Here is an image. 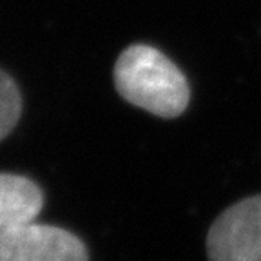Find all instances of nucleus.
<instances>
[{
    "label": "nucleus",
    "mask_w": 261,
    "mask_h": 261,
    "mask_svg": "<svg viewBox=\"0 0 261 261\" xmlns=\"http://www.w3.org/2000/svg\"><path fill=\"white\" fill-rule=\"evenodd\" d=\"M114 84L127 102L160 118L179 116L191 98L184 73L162 51L145 44L130 45L120 55Z\"/></svg>",
    "instance_id": "1"
},
{
    "label": "nucleus",
    "mask_w": 261,
    "mask_h": 261,
    "mask_svg": "<svg viewBox=\"0 0 261 261\" xmlns=\"http://www.w3.org/2000/svg\"><path fill=\"white\" fill-rule=\"evenodd\" d=\"M0 261H89V252L76 234L33 221L0 232Z\"/></svg>",
    "instance_id": "3"
},
{
    "label": "nucleus",
    "mask_w": 261,
    "mask_h": 261,
    "mask_svg": "<svg viewBox=\"0 0 261 261\" xmlns=\"http://www.w3.org/2000/svg\"><path fill=\"white\" fill-rule=\"evenodd\" d=\"M44 207V194L25 176L0 172V232L33 223Z\"/></svg>",
    "instance_id": "4"
},
{
    "label": "nucleus",
    "mask_w": 261,
    "mask_h": 261,
    "mask_svg": "<svg viewBox=\"0 0 261 261\" xmlns=\"http://www.w3.org/2000/svg\"><path fill=\"white\" fill-rule=\"evenodd\" d=\"M211 261H261V194L223 211L207 236Z\"/></svg>",
    "instance_id": "2"
},
{
    "label": "nucleus",
    "mask_w": 261,
    "mask_h": 261,
    "mask_svg": "<svg viewBox=\"0 0 261 261\" xmlns=\"http://www.w3.org/2000/svg\"><path fill=\"white\" fill-rule=\"evenodd\" d=\"M22 113V98L18 87L8 73L0 69V140L15 129Z\"/></svg>",
    "instance_id": "5"
}]
</instances>
